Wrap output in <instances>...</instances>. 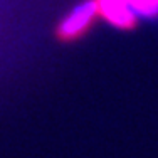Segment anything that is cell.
Wrapping results in <instances>:
<instances>
[{
  "mask_svg": "<svg viewBox=\"0 0 158 158\" xmlns=\"http://www.w3.org/2000/svg\"><path fill=\"white\" fill-rule=\"evenodd\" d=\"M135 12V15L152 17L158 14V0H123Z\"/></svg>",
  "mask_w": 158,
  "mask_h": 158,
  "instance_id": "3957f363",
  "label": "cell"
},
{
  "mask_svg": "<svg viewBox=\"0 0 158 158\" xmlns=\"http://www.w3.org/2000/svg\"><path fill=\"white\" fill-rule=\"evenodd\" d=\"M96 15H99L98 14V0H89V2L77 5L61 24V29H59L61 37L73 39V37L81 35L89 27V24Z\"/></svg>",
  "mask_w": 158,
  "mask_h": 158,
  "instance_id": "6da1fadb",
  "label": "cell"
},
{
  "mask_svg": "<svg viewBox=\"0 0 158 158\" xmlns=\"http://www.w3.org/2000/svg\"><path fill=\"white\" fill-rule=\"evenodd\" d=\"M98 14L116 27H131L136 19L123 0H98Z\"/></svg>",
  "mask_w": 158,
  "mask_h": 158,
  "instance_id": "7a4b0ae2",
  "label": "cell"
}]
</instances>
